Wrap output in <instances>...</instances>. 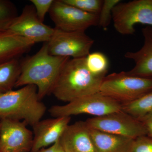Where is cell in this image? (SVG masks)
<instances>
[{
  "instance_id": "cell-3",
  "label": "cell",
  "mask_w": 152,
  "mask_h": 152,
  "mask_svg": "<svg viewBox=\"0 0 152 152\" xmlns=\"http://www.w3.org/2000/svg\"><path fill=\"white\" fill-rule=\"evenodd\" d=\"M46 111V107L39 99L34 85L0 94V120L22 121L33 126L41 121Z\"/></svg>"
},
{
  "instance_id": "cell-2",
  "label": "cell",
  "mask_w": 152,
  "mask_h": 152,
  "mask_svg": "<svg viewBox=\"0 0 152 152\" xmlns=\"http://www.w3.org/2000/svg\"><path fill=\"white\" fill-rule=\"evenodd\" d=\"M86 57L70 58L60 72L51 94L60 101L70 102L79 98L99 92L106 76L92 74L86 65Z\"/></svg>"
},
{
  "instance_id": "cell-20",
  "label": "cell",
  "mask_w": 152,
  "mask_h": 152,
  "mask_svg": "<svg viewBox=\"0 0 152 152\" xmlns=\"http://www.w3.org/2000/svg\"><path fill=\"white\" fill-rule=\"evenodd\" d=\"M18 16L13 3L8 0H0V32L7 31Z\"/></svg>"
},
{
  "instance_id": "cell-16",
  "label": "cell",
  "mask_w": 152,
  "mask_h": 152,
  "mask_svg": "<svg viewBox=\"0 0 152 152\" xmlns=\"http://www.w3.org/2000/svg\"><path fill=\"white\" fill-rule=\"evenodd\" d=\"M89 129L96 152H130L134 140Z\"/></svg>"
},
{
  "instance_id": "cell-25",
  "label": "cell",
  "mask_w": 152,
  "mask_h": 152,
  "mask_svg": "<svg viewBox=\"0 0 152 152\" xmlns=\"http://www.w3.org/2000/svg\"><path fill=\"white\" fill-rule=\"evenodd\" d=\"M146 129L147 135L152 137V111L140 120Z\"/></svg>"
},
{
  "instance_id": "cell-28",
  "label": "cell",
  "mask_w": 152,
  "mask_h": 152,
  "mask_svg": "<svg viewBox=\"0 0 152 152\" xmlns=\"http://www.w3.org/2000/svg\"><path fill=\"white\" fill-rule=\"evenodd\" d=\"M30 152H32V151H31Z\"/></svg>"
},
{
  "instance_id": "cell-26",
  "label": "cell",
  "mask_w": 152,
  "mask_h": 152,
  "mask_svg": "<svg viewBox=\"0 0 152 152\" xmlns=\"http://www.w3.org/2000/svg\"><path fill=\"white\" fill-rule=\"evenodd\" d=\"M38 152H65L61 143L60 140L51 145L48 148H43Z\"/></svg>"
},
{
  "instance_id": "cell-12",
  "label": "cell",
  "mask_w": 152,
  "mask_h": 152,
  "mask_svg": "<svg viewBox=\"0 0 152 152\" xmlns=\"http://www.w3.org/2000/svg\"><path fill=\"white\" fill-rule=\"evenodd\" d=\"M70 117L41 120L33 126L34 140L31 151L38 152L59 140L69 125Z\"/></svg>"
},
{
  "instance_id": "cell-7",
  "label": "cell",
  "mask_w": 152,
  "mask_h": 152,
  "mask_svg": "<svg viewBox=\"0 0 152 152\" xmlns=\"http://www.w3.org/2000/svg\"><path fill=\"white\" fill-rule=\"evenodd\" d=\"M86 122L91 129L133 140L147 135L146 130L140 121L122 110L91 118Z\"/></svg>"
},
{
  "instance_id": "cell-23",
  "label": "cell",
  "mask_w": 152,
  "mask_h": 152,
  "mask_svg": "<svg viewBox=\"0 0 152 152\" xmlns=\"http://www.w3.org/2000/svg\"><path fill=\"white\" fill-rule=\"evenodd\" d=\"M130 152H152V137L147 135L134 139Z\"/></svg>"
},
{
  "instance_id": "cell-22",
  "label": "cell",
  "mask_w": 152,
  "mask_h": 152,
  "mask_svg": "<svg viewBox=\"0 0 152 152\" xmlns=\"http://www.w3.org/2000/svg\"><path fill=\"white\" fill-rule=\"evenodd\" d=\"M121 2L120 0L103 1L101 10L98 15V26L105 30L112 20V12L114 7Z\"/></svg>"
},
{
  "instance_id": "cell-11",
  "label": "cell",
  "mask_w": 152,
  "mask_h": 152,
  "mask_svg": "<svg viewBox=\"0 0 152 152\" xmlns=\"http://www.w3.org/2000/svg\"><path fill=\"white\" fill-rule=\"evenodd\" d=\"M1 121L0 152H30L34 134L22 121L3 119Z\"/></svg>"
},
{
  "instance_id": "cell-9",
  "label": "cell",
  "mask_w": 152,
  "mask_h": 152,
  "mask_svg": "<svg viewBox=\"0 0 152 152\" xmlns=\"http://www.w3.org/2000/svg\"><path fill=\"white\" fill-rule=\"evenodd\" d=\"M49 13L55 28L63 31H85L98 25V15L86 12L63 0L54 1Z\"/></svg>"
},
{
  "instance_id": "cell-14",
  "label": "cell",
  "mask_w": 152,
  "mask_h": 152,
  "mask_svg": "<svg viewBox=\"0 0 152 152\" xmlns=\"http://www.w3.org/2000/svg\"><path fill=\"white\" fill-rule=\"evenodd\" d=\"M142 33L144 44L139 50L127 52L125 58L133 60L134 66L127 72L132 75L152 79V27L146 26L142 28Z\"/></svg>"
},
{
  "instance_id": "cell-10",
  "label": "cell",
  "mask_w": 152,
  "mask_h": 152,
  "mask_svg": "<svg viewBox=\"0 0 152 152\" xmlns=\"http://www.w3.org/2000/svg\"><path fill=\"white\" fill-rule=\"evenodd\" d=\"M54 28L45 24L38 18L33 4L27 5L14 20L7 31L36 43L48 42Z\"/></svg>"
},
{
  "instance_id": "cell-24",
  "label": "cell",
  "mask_w": 152,
  "mask_h": 152,
  "mask_svg": "<svg viewBox=\"0 0 152 152\" xmlns=\"http://www.w3.org/2000/svg\"><path fill=\"white\" fill-rule=\"evenodd\" d=\"M30 1L34 7L39 19L44 22L45 16L51 7L53 0H31Z\"/></svg>"
},
{
  "instance_id": "cell-27",
  "label": "cell",
  "mask_w": 152,
  "mask_h": 152,
  "mask_svg": "<svg viewBox=\"0 0 152 152\" xmlns=\"http://www.w3.org/2000/svg\"><path fill=\"white\" fill-rule=\"evenodd\" d=\"M0 133H1V121H0Z\"/></svg>"
},
{
  "instance_id": "cell-4",
  "label": "cell",
  "mask_w": 152,
  "mask_h": 152,
  "mask_svg": "<svg viewBox=\"0 0 152 152\" xmlns=\"http://www.w3.org/2000/svg\"><path fill=\"white\" fill-rule=\"evenodd\" d=\"M152 91V79L121 72L106 76L99 92L123 104L132 102Z\"/></svg>"
},
{
  "instance_id": "cell-15",
  "label": "cell",
  "mask_w": 152,
  "mask_h": 152,
  "mask_svg": "<svg viewBox=\"0 0 152 152\" xmlns=\"http://www.w3.org/2000/svg\"><path fill=\"white\" fill-rule=\"evenodd\" d=\"M35 43L8 31L0 32V64L18 59Z\"/></svg>"
},
{
  "instance_id": "cell-13",
  "label": "cell",
  "mask_w": 152,
  "mask_h": 152,
  "mask_svg": "<svg viewBox=\"0 0 152 152\" xmlns=\"http://www.w3.org/2000/svg\"><path fill=\"white\" fill-rule=\"evenodd\" d=\"M60 142L65 152H96L89 127L86 121L69 125Z\"/></svg>"
},
{
  "instance_id": "cell-21",
  "label": "cell",
  "mask_w": 152,
  "mask_h": 152,
  "mask_svg": "<svg viewBox=\"0 0 152 152\" xmlns=\"http://www.w3.org/2000/svg\"><path fill=\"white\" fill-rule=\"evenodd\" d=\"M69 4L88 13L98 15L103 1L101 0H63Z\"/></svg>"
},
{
  "instance_id": "cell-17",
  "label": "cell",
  "mask_w": 152,
  "mask_h": 152,
  "mask_svg": "<svg viewBox=\"0 0 152 152\" xmlns=\"http://www.w3.org/2000/svg\"><path fill=\"white\" fill-rule=\"evenodd\" d=\"M20 72V62L18 59L0 64V94L13 90Z\"/></svg>"
},
{
  "instance_id": "cell-6",
  "label": "cell",
  "mask_w": 152,
  "mask_h": 152,
  "mask_svg": "<svg viewBox=\"0 0 152 152\" xmlns=\"http://www.w3.org/2000/svg\"><path fill=\"white\" fill-rule=\"evenodd\" d=\"M112 20L115 29L124 35L134 34L137 24L152 27V0L121 2L113 9Z\"/></svg>"
},
{
  "instance_id": "cell-19",
  "label": "cell",
  "mask_w": 152,
  "mask_h": 152,
  "mask_svg": "<svg viewBox=\"0 0 152 152\" xmlns=\"http://www.w3.org/2000/svg\"><path fill=\"white\" fill-rule=\"evenodd\" d=\"M86 66L88 70L97 76H106L108 72L109 62L105 55L101 52L90 53L86 58Z\"/></svg>"
},
{
  "instance_id": "cell-8",
  "label": "cell",
  "mask_w": 152,
  "mask_h": 152,
  "mask_svg": "<svg viewBox=\"0 0 152 152\" xmlns=\"http://www.w3.org/2000/svg\"><path fill=\"white\" fill-rule=\"evenodd\" d=\"M48 42L49 54L56 56L80 58L86 57L94 41L85 31H68L54 28Z\"/></svg>"
},
{
  "instance_id": "cell-5",
  "label": "cell",
  "mask_w": 152,
  "mask_h": 152,
  "mask_svg": "<svg viewBox=\"0 0 152 152\" xmlns=\"http://www.w3.org/2000/svg\"><path fill=\"white\" fill-rule=\"evenodd\" d=\"M122 104L100 92L79 98L63 105L52 106L49 112L54 118L87 114L102 116L121 110Z\"/></svg>"
},
{
  "instance_id": "cell-18",
  "label": "cell",
  "mask_w": 152,
  "mask_h": 152,
  "mask_svg": "<svg viewBox=\"0 0 152 152\" xmlns=\"http://www.w3.org/2000/svg\"><path fill=\"white\" fill-rule=\"evenodd\" d=\"M121 110L140 121L152 111V91L132 102L123 104Z\"/></svg>"
},
{
  "instance_id": "cell-1",
  "label": "cell",
  "mask_w": 152,
  "mask_h": 152,
  "mask_svg": "<svg viewBox=\"0 0 152 152\" xmlns=\"http://www.w3.org/2000/svg\"><path fill=\"white\" fill-rule=\"evenodd\" d=\"M70 58L50 54L48 43H44L36 54L20 62V74L15 88L34 85L41 100L51 94L60 72Z\"/></svg>"
}]
</instances>
